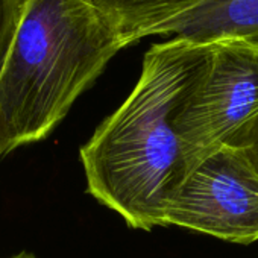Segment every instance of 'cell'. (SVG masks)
Segmentation results:
<instances>
[{"label":"cell","instance_id":"cell-1","mask_svg":"<svg viewBox=\"0 0 258 258\" xmlns=\"http://www.w3.org/2000/svg\"><path fill=\"white\" fill-rule=\"evenodd\" d=\"M211 43L175 37L154 44L126 100L81 148L90 195L136 229L166 226L188 175L179 118L204 82Z\"/></svg>","mask_w":258,"mask_h":258},{"label":"cell","instance_id":"cell-2","mask_svg":"<svg viewBox=\"0 0 258 258\" xmlns=\"http://www.w3.org/2000/svg\"><path fill=\"white\" fill-rule=\"evenodd\" d=\"M123 47L93 0H23L0 72L2 157L46 139Z\"/></svg>","mask_w":258,"mask_h":258},{"label":"cell","instance_id":"cell-3","mask_svg":"<svg viewBox=\"0 0 258 258\" xmlns=\"http://www.w3.org/2000/svg\"><path fill=\"white\" fill-rule=\"evenodd\" d=\"M258 114V44L211 43L208 73L179 118L188 173Z\"/></svg>","mask_w":258,"mask_h":258},{"label":"cell","instance_id":"cell-4","mask_svg":"<svg viewBox=\"0 0 258 258\" xmlns=\"http://www.w3.org/2000/svg\"><path fill=\"white\" fill-rule=\"evenodd\" d=\"M167 225L231 243L258 240V173L232 146H222L185 178L172 199Z\"/></svg>","mask_w":258,"mask_h":258},{"label":"cell","instance_id":"cell-5","mask_svg":"<svg viewBox=\"0 0 258 258\" xmlns=\"http://www.w3.org/2000/svg\"><path fill=\"white\" fill-rule=\"evenodd\" d=\"M208 0H93L96 10L126 47L151 35H169Z\"/></svg>","mask_w":258,"mask_h":258},{"label":"cell","instance_id":"cell-6","mask_svg":"<svg viewBox=\"0 0 258 258\" xmlns=\"http://www.w3.org/2000/svg\"><path fill=\"white\" fill-rule=\"evenodd\" d=\"M172 34L198 43L240 38L258 44V0H208L184 17Z\"/></svg>","mask_w":258,"mask_h":258},{"label":"cell","instance_id":"cell-7","mask_svg":"<svg viewBox=\"0 0 258 258\" xmlns=\"http://www.w3.org/2000/svg\"><path fill=\"white\" fill-rule=\"evenodd\" d=\"M23 0H0V72L22 16Z\"/></svg>","mask_w":258,"mask_h":258},{"label":"cell","instance_id":"cell-8","mask_svg":"<svg viewBox=\"0 0 258 258\" xmlns=\"http://www.w3.org/2000/svg\"><path fill=\"white\" fill-rule=\"evenodd\" d=\"M226 145L243 152L258 173V114L244 123Z\"/></svg>","mask_w":258,"mask_h":258},{"label":"cell","instance_id":"cell-9","mask_svg":"<svg viewBox=\"0 0 258 258\" xmlns=\"http://www.w3.org/2000/svg\"><path fill=\"white\" fill-rule=\"evenodd\" d=\"M10 258H37V256L32 253H28V252H22V253H17L14 256H10Z\"/></svg>","mask_w":258,"mask_h":258},{"label":"cell","instance_id":"cell-10","mask_svg":"<svg viewBox=\"0 0 258 258\" xmlns=\"http://www.w3.org/2000/svg\"><path fill=\"white\" fill-rule=\"evenodd\" d=\"M0 158H2V152H0Z\"/></svg>","mask_w":258,"mask_h":258}]
</instances>
